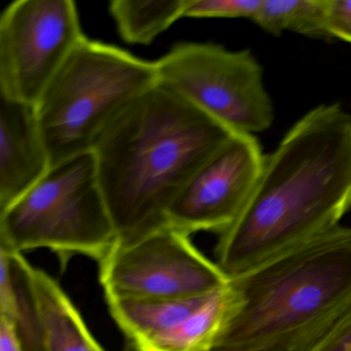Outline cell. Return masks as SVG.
<instances>
[{
  "instance_id": "obj_1",
  "label": "cell",
  "mask_w": 351,
  "mask_h": 351,
  "mask_svg": "<svg viewBox=\"0 0 351 351\" xmlns=\"http://www.w3.org/2000/svg\"><path fill=\"white\" fill-rule=\"evenodd\" d=\"M351 209V116L310 110L265 156L254 191L219 235L217 266L233 279L340 225Z\"/></svg>"
},
{
  "instance_id": "obj_2",
  "label": "cell",
  "mask_w": 351,
  "mask_h": 351,
  "mask_svg": "<svg viewBox=\"0 0 351 351\" xmlns=\"http://www.w3.org/2000/svg\"><path fill=\"white\" fill-rule=\"evenodd\" d=\"M233 131L158 84L94 145L98 176L120 243L167 225V213Z\"/></svg>"
},
{
  "instance_id": "obj_3",
  "label": "cell",
  "mask_w": 351,
  "mask_h": 351,
  "mask_svg": "<svg viewBox=\"0 0 351 351\" xmlns=\"http://www.w3.org/2000/svg\"><path fill=\"white\" fill-rule=\"evenodd\" d=\"M229 287L213 348L293 351L351 300V228L324 232L230 279Z\"/></svg>"
},
{
  "instance_id": "obj_4",
  "label": "cell",
  "mask_w": 351,
  "mask_h": 351,
  "mask_svg": "<svg viewBox=\"0 0 351 351\" xmlns=\"http://www.w3.org/2000/svg\"><path fill=\"white\" fill-rule=\"evenodd\" d=\"M158 84L155 62L84 38L34 108L51 167L93 151L117 117Z\"/></svg>"
},
{
  "instance_id": "obj_5",
  "label": "cell",
  "mask_w": 351,
  "mask_h": 351,
  "mask_svg": "<svg viewBox=\"0 0 351 351\" xmlns=\"http://www.w3.org/2000/svg\"><path fill=\"white\" fill-rule=\"evenodd\" d=\"M117 241L93 151L51 167L0 213V248L8 252L48 248L64 262L84 254L99 263Z\"/></svg>"
},
{
  "instance_id": "obj_6",
  "label": "cell",
  "mask_w": 351,
  "mask_h": 351,
  "mask_svg": "<svg viewBox=\"0 0 351 351\" xmlns=\"http://www.w3.org/2000/svg\"><path fill=\"white\" fill-rule=\"evenodd\" d=\"M159 85L236 133L263 132L274 120L256 57L213 43H180L156 61Z\"/></svg>"
},
{
  "instance_id": "obj_7",
  "label": "cell",
  "mask_w": 351,
  "mask_h": 351,
  "mask_svg": "<svg viewBox=\"0 0 351 351\" xmlns=\"http://www.w3.org/2000/svg\"><path fill=\"white\" fill-rule=\"evenodd\" d=\"M99 266L106 299H190L229 282L189 234L169 225L134 241L117 242Z\"/></svg>"
},
{
  "instance_id": "obj_8",
  "label": "cell",
  "mask_w": 351,
  "mask_h": 351,
  "mask_svg": "<svg viewBox=\"0 0 351 351\" xmlns=\"http://www.w3.org/2000/svg\"><path fill=\"white\" fill-rule=\"evenodd\" d=\"M73 0H16L0 18V96L36 108L85 38Z\"/></svg>"
},
{
  "instance_id": "obj_9",
  "label": "cell",
  "mask_w": 351,
  "mask_h": 351,
  "mask_svg": "<svg viewBox=\"0 0 351 351\" xmlns=\"http://www.w3.org/2000/svg\"><path fill=\"white\" fill-rule=\"evenodd\" d=\"M264 160L254 135L234 133L170 206L167 225L190 236L227 231L247 203Z\"/></svg>"
},
{
  "instance_id": "obj_10",
  "label": "cell",
  "mask_w": 351,
  "mask_h": 351,
  "mask_svg": "<svg viewBox=\"0 0 351 351\" xmlns=\"http://www.w3.org/2000/svg\"><path fill=\"white\" fill-rule=\"evenodd\" d=\"M50 169L36 108L0 96V213Z\"/></svg>"
},
{
  "instance_id": "obj_11",
  "label": "cell",
  "mask_w": 351,
  "mask_h": 351,
  "mask_svg": "<svg viewBox=\"0 0 351 351\" xmlns=\"http://www.w3.org/2000/svg\"><path fill=\"white\" fill-rule=\"evenodd\" d=\"M34 268L23 254L0 248V316L11 322L24 351H46Z\"/></svg>"
},
{
  "instance_id": "obj_12",
  "label": "cell",
  "mask_w": 351,
  "mask_h": 351,
  "mask_svg": "<svg viewBox=\"0 0 351 351\" xmlns=\"http://www.w3.org/2000/svg\"><path fill=\"white\" fill-rule=\"evenodd\" d=\"M34 283L44 322L46 351H106L54 278L34 268Z\"/></svg>"
},
{
  "instance_id": "obj_13",
  "label": "cell",
  "mask_w": 351,
  "mask_h": 351,
  "mask_svg": "<svg viewBox=\"0 0 351 351\" xmlns=\"http://www.w3.org/2000/svg\"><path fill=\"white\" fill-rule=\"evenodd\" d=\"M213 293L190 299L110 298L106 301L112 318L125 335L127 349H132L178 326L199 309Z\"/></svg>"
},
{
  "instance_id": "obj_14",
  "label": "cell",
  "mask_w": 351,
  "mask_h": 351,
  "mask_svg": "<svg viewBox=\"0 0 351 351\" xmlns=\"http://www.w3.org/2000/svg\"><path fill=\"white\" fill-rule=\"evenodd\" d=\"M229 304L228 282L178 326L128 351H208L223 326Z\"/></svg>"
},
{
  "instance_id": "obj_15",
  "label": "cell",
  "mask_w": 351,
  "mask_h": 351,
  "mask_svg": "<svg viewBox=\"0 0 351 351\" xmlns=\"http://www.w3.org/2000/svg\"><path fill=\"white\" fill-rule=\"evenodd\" d=\"M189 0H112L108 11L121 38L131 45H151L186 17Z\"/></svg>"
},
{
  "instance_id": "obj_16",
  "label": "cell",
  "mask_w": 351,
  "mask_h": 351,
  "mask_svg": "<svg viewBox=\"0 0 351 351\" xmlns=\"http://www.w3.org/2000/svg\"><path fill=\"white\" fill-rule=\"evenodd\" d=\"M326 8V0H263L252 21L274 36L293 32L310 38H330Z\"/></svg>"
},
{
  "instance_id": "obj_17",
  "label": "cell",
  "mask_w": 351,
  "mask_h": 351,
  "mask_svg": "<svg viewBox=\"0 0 351 351\" xmlns=\"http://www.w3.org/2000/svg\"><path fill=\"white\" fill-rule=\"evenodd\" d=\"M293 351H351V300L336 315L304 338Z\"/></svg>"
},
{
  "instance_id": "obj_18",
  "label": "cell",
  "mask_w": 351,
  "mask_h": 351,
  "mask_svg": "<svg viewBox=\"0 0 351 351\" xmlns=\"http://www.w3.org/2000/svg\"><path fill=\"white\" fill-rule=\"evenodd\" d=\"M263 0H189L188 18H246L254 19Z\"/></svg>"
},
{
  "instance_id": "obj_19",
  "label": "cell",
  "mask_w": 351,
  "mask_h": 351,
  "mask_svg": "<svg viewBox=\"0 0 351 351\" xmlns=\"http://www.w3.org/2000/svg\"><path fill=\"white\" fill-rule=\"evenodd\" d=\"M326 27L330 38L351 43V0H326Z\"/></svg>"
},
{
  "instance_id": "obj_20",
  "label": "cell",
  "mask_w": 351,
  "mask_h": 351,
  "mask_svg": "<svg viewBox=\"0 0 351 351\" xmlns=\"http://www.w3.org/2000/svg\"><path fill=\"white\" fill-rule=\"evenodd\" d=\"M0 351H24L15 328L3 316H0Z\"/></svg>"
},
{
  "instance_id": "obj_21",
  "label": "cell",
  "mask_w": 351,
  "mask_h": 351,
  "mask_svg": "<svg viewBox=\"0 0 351 351\" xmlns=\"http://www.w3.org/2000/svg\"><path fill=\"white\" fill-rule=\"evenodd\" d=\"M208 351H293L285 346L266 347L258 349H237V348H211Z\"/></svg>"
}]
</instances>
